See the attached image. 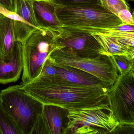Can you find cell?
I'll return each mask as SVG.
<instances>
[{"instance_id": "30bf717a", "label": "cell", "mask_w": 134, "mask_h": 134, "mask_svg": "<svg viewBox=\"0 0 134 134\" xmlns=\"http://www.w3.org/2000/svg\"><path fill=\"white\" fill-rule=\"evenodd\" d=\"M23 68V43L15 41L10 52L0 58V83L16 82L20 78Z\"/></svg>"}, {"instance_id": "8992f818", "label": "cell", "mask_w": 134, "mask_h": 134, "mask_svg": "<svg viewBox=\"0 0 134 134\" xmlns=\"http://www.w3.org/2000/svg\"><path fill=\"white\" fill-rule=\"evenodd\" d=\"M54 32L37 29L23 42V68L21 83L30 82L38 76L52 49Z\"/></svg>"}, {"instance_id": "4fadbf2b", "label": "cell", "mask_w": 134, "mask_h": 134, "mask_svg": "<svg viewBox=\"0 0 134 134\" xmlns=\"http://www.w3.org/2000/svg\"><path fill=\"white\" fill-rule=\"evenodd\" d=\"M33 4L40 29H52L59 26L49 0H33Z\"/></svg>"}, {"instance_id": "4316f807", "label": "cell", "mask_w": 134, "mask_h": 134, "mask_svg": "<svg viewBox=\"0 0 134 134\" xmlns=\"http://www.w3.org/2000/svg\"><path fill=\"white\" fill-rule=\"evenodd\" d=\"M128 1H134V0H128Z\"/></svg>"}, {"instance_id": "44dd1931", "label": "cell", "mask_w": 134, "mask_h": 134, "mask_svg": "<svg viewBox=\"0 0 134 134\" xmlns=\"http://www.w3.org/2000/svg\"><path fill=\"white\" fill-rule=\"evenodd\" d=\"M31 134H49L46 122L42 113L37 118Z\"/></svg>"}, {"instance_id": "d6986e66", "label": "cell", "mask_w": 134, "mask_h": 134, "mask_svg": "<svg viewBox=\"0 0 134 134\" xmlns=\"http://www.w3.org/2000/svg\"><path fill=\"white\" fill-rule=\"evenodd\" d=\"M119 74L126 73L134 70V58L125 55H111Z\"/></svg>"}, {"instance_id": "e0dca14e", "label": "cell", "mask_w": 134, "mask_h": 134, "mask_svg": "<svg viewBox=\"0 0 134 134\" xmlns=\"http://www.w3.org/2000/svg\"><path fill=\"white\" fill-rule=\"evenodd\" d=\"M97 34L115 37L122 44L128 47H134V32L118 31L113 28L104 30L101 32Z\"/></svg>"}, {"instance_id": "ac0fdd59", "label": "cell", "mask_w": 134, "mask_h": 134, "mask_svg": "<svg viewBox=\"0 0 134 134\" xmlns=\"http://www.w3.org/2000/svg\"><path fill=\"white\" fill-rule=\"evenodd\" d=\"M97 4L108 12L117 16L120 11L127 9L131 11L130 7L125 0H96Z\"/></svg>"}, {"instance_id": "52a82bcc", "label": "cell", "mask_w": 134, "mask_h": 134, "mask_svg": "<svg viewBox=\"0 0 134 134\" xmlns=\"http://www.w3.org/2000/svg\"><path fill=\"white\" fill-rule=\"evenodd\" d=\"M108 94L114 116L119 123L117 129L134 127V70L119 74L109 88Z\"/></svg>"}, {"instance_id": "6da1fadb", "label": "cell", "mask_w": 134, "mask_h": 134, "mask_svg": "<svg viewBox=\"0 0 134 134\" xmlns=\"http://www.w3.org/2000/svg\"><path fill=\"white\" fill-rule=\"evenodd\" d=\"M19 87L43 105H54L65 110L111 105L109 87L88 86L70 82L57 74L38 77Z\"/></svg>"}, {"instance_id": "603a6c76", "label": "cell", "mask_w": 134, "mask_h": 134, "mask_svg": "<svg viewBox=\"0 0 134 134\" xmlns=\"http://www.w3.org/2000/svg\"><path fill=\"white\" fill-rule=\"evenodd\" d=\"M117 16L123 23L134 26V18L130 10L127 9L121 10L118 12Z\"/></svg>"}, {"instance_id": "ffe728a7", "label": "cell", "mask_w": 134, "mask_h": 134, "mask_svg": "<svg viewBox=\"0 0 134 134\" xmlns=\"http://www.w3.org/2000/svg\"><path fill=\"white\" fill-rule=\"evenodd\" d=\"M52 4L55 5L67 6H84L98 4L96 0H50Z\"/></svg>"}, {"instance_id": "9c48e42d", "label": "cell", "mask_w": 134, "mask_h": 134, "mask_svg": "<svg viewBox=\"0 0 134 134\" xmlns=\"http://www.w3.org/2000/svg\"><path fill=\"white\" fill-rule=\"evenodd\" d=\"M33 0H15L14 30L15 41L23 43L35 30L40 29L34 10Z\"/></svg>"}, {"instance_id": "cb8c5ba5", "label": "cell", "mask_w": 134, "mask_h": 134, "mask_svg": "<svg viewBox=\"0 0 134 134\" xmlns=\"http://www.w3.org/2000/svg\"><path fill=\"white\" fill-rule=\"evenodd\" d=\"M0 7L10 12H15V0H0Z\"/></svg>"}, {"instance_id": "5bb4252c", "label": "cell", "mask_w": 134, "mask_h": 134, "mask_svg": "<svg viewBox=\"0 0 134 134\" xmlns=\"http://www.w3.org/2000/svg\"><path fill=\"white\" fill-rule=\"evenodd\" d=\"M14 20L0 13V53L3 56L7 55L15 43Z\"/></svg>"}, {"instance_id": "7402d4cb", "label": "cell", "mask_w": 134, "mask_h": 134, "mask_svg": "<svg viewBox=\"0 0 134 134\" xmlns=\"http://www.w3.org/2000/svg\"><path fill=\"white\" fill-rule=\"evenodd\" d=\"M57 74L55 66L50 62L48 59L47 58L43 65L41 72L38 77H47L53 76Z\"/></svg>"}, {"instance_id": "8fae6325", "label": "cell", "mask_w": 134, "mask_h": 134, "mask_svg": "<svg viewBox=\"0 0 134 134\" xmlns=\"http://www.w3.org/2000/svg\"><path fill=\"white\" fill-rule=\"evenodd\" d=\"M54 66L57 74L70 82L88 86L109 87L94 75L80 69L66 66Z\"/></svg>"}, {"instance_id": "484cf974", "label": "cell", "mask_w": 134, "mask_h": 134, "mask_svg": "<svg viewBox=\"0 0 134 134\" xmlns=\"http://www.w3.org/2000/svg\"><path fill=\"white\" fill-rule=\"evenodd\" d=\"M3 56V55H2V54H1V53H0V58H1V57Z\"/></svg>"}, {"instance_id": "277c9868", "label": "cell", "mask_w": 134, "mask_h": 134, "mask_svg": "<svg viewBox=\"0 0 134 134\" xmlns=\"http://www.w3.org/2000/svg\"><path fill=\"white\" fill-rule=\"evenodd\" d=\"M66 111L67 121L63 134H111L119 127L111 105Z\"/></svg>"}, {"instance_id": "5b68a950", "label": "cell", "mask_w": 134, "mask_h": 134, "mask_svg": "<svg viewBox=\"0 0 134 134\" xmlns=\"http://www.w3.org/2000/svg\"><path fill=\"white\" fill-rule=\"evenodd\" d=\"M0 103L23 134H31L43 104L27 94L18 85L10 86L0 92Z\"/></svg>"}, {"instance_id": "ba28073f", "label": "cell", "mask_w": 134, "mask_h": 134, "mask_svg": "<svg viewBox=\"0 0 134 134\" xmlns=\"http://www.w3.org/2000/svg\"><path fill=\"white\" fill-rule=\"evenodd\" d=\"M52 48H65L79 55L94 57L101 54V48L92 35L72 29L55 27Z\"/></svg>"}, {"instance_id": "7a4b0ae2", "label": "cell", "mask_w": 134, "mask_h": 134, "mask_svg": "<svg viewBox=\"0 0 134 134\" xmlns=\"http://www.w3.org/2000/svg\"><path fill=\"white\" fill-rule=\"evenodd\" d=\"M50 3L59 23V26L55 27L94 34L116 27L123 23L117 16L105 10L98 4L67 6Z\"/></svg>"}, {"instance_id": "9a60e30c", "label": "cell", "mask_w": 134, "mask_h": 134, "mask_svg": "<svg viewBox=\"0 0 134 134\" xmlns=\"http://www.w3.org/2000/svg\"><path fill=\"white\" fill-rule=\"evenodd\" d=\"M63 109L54 105L44 104L43 105L42 114L49 134H63Z\"/></svg>"}, {"instance_id": "2e32d148", "label": "cell", "mask_w": 134, "mask_h": 134, "mask_svg": "<svg viewBox=\"0 0 134 134\" xmlns=\"http://www.w3.org/2000/svg\"><path fill=\"white\" fill-rule=\"evenodd\" d=\"M0 134H23L14 120L0 103Z\"/></svg>"}, {"instance_id": "7c38bea8", "label": "cell", "mask_w": 134, "mask_h": 134, "mask_svg": "<svg viewBox=\"0 0 134 134\" xmlns=\"http://www.w3.org/2000/svg\"><path fill=\"white\" fill-rule=\"evenodd\" d=\"M99 44L101 54L103 55H125L134 58V47L125 46L116 38L99 34H91Z\"/></svg>"}, {"instance_id": "d4e9b609", "label": "cell", "mask_w": 134, "mask_h": 134, "mask_svg": "<svg viewBox=\"0 0 134 134\" xmlns=\"http://www.w3.org/2000/svg\"><path fill=\"white\" fill-rule=\"evenodd\" d=\"M114 29L116 30L122 32H134V26L130 25L123 23L120 25L114 27Z\"/></svg>"}, {"instance_id": "3957f363", "label": "cell", "mask_w": 134, "mask_h": 134, "mask_svg": "<svg viewBox=\"0 0 134 134\" xmlns=\"http://www.w3.org/2000/svg\"><path fill=\"white\" fill-rule=\"evenodd\" d=\"M47 58L54 65L70 66L89 73L109 87L119 75L113 61L109 55L85 57L69 48H52Z\"/></svg>"}]
</instances>
